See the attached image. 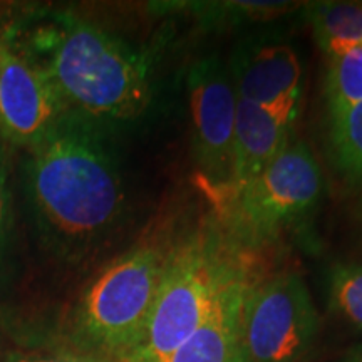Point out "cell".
<instances>
[{"mask_svg": "<svg viewBox=\"0 0 362 362\" xmlns=\"http://www.w3.org/2000/svg\"><path fill=\"white\" fill-rule=\"evenodd\" d=\"M30 149V200L49 237L64 250H84L106 238L126 210L107 129L67 111Z\"/></svg>", "mask_w": 362, "mask_h": 362, "instance_id": "cell-1", "label": "cell"}, {"mask_svg": "<svg viewBox=\"0 0 362 362\" xmlns=\"http://www.w3.org/2000/svg\"><path fill=\"white\" fill-rule=\"evenodd\" d=\"M44 67L66 110L104 128L139 121L155 103L149 57L79 17L59 22Z\"/></svg>", "mask_w": 362, "mask_h": 362, "instance_id": "cell-2", "label": "cell"}, {"mask_svg": "<svg viewBox=\"0 0 362 362\" xmlns=\"http://www.w3.org/2000/svg\"><path fill=\"white\" fill-rule=\"evenodd\" d=\"M245 260L221 228L171 247L143 341L126 362H166L200 327Z\"/></svg>", "mask_w": 362, "mask_h": 362, "instance_id": "cell-3", "label": "cell"}, {"mask_svg": "<svg viewBox=\"0 0 362 362\" xmlns=\"http://www.w3.org/2000/svg\"><path fill=\"white\" fill-rule=\"evenodd\" d=\"M171 247L139 243L104 267L81 297L72 337L83 354L126 362L143 341Z\"/></svg>", "mask_w": 362, "mask_h": 362, "instance_id": "cell-4", "label": "cell"}, {"mask_svg": "<svg viewBox=\"0 0 362 362\" xmlns=\"http://www.w3.org/2000/svg\"><path fill=\"white\" fill-rule=\"evenodd\" d=\"M324 176L309 144L292 138L259 175L220 198L223 233L238 250H257L309 223Z\"/></svg>", "mask_w": 362, "mask_h": 362, "instance_id": "cell-5", "label": "cell"}, {"mask_svg": "<svg viewBox=\"0 0 362 362\" xmlns=\"http://www.w3.org/2000/svg\"><path fill=\"white\" fill-rule=\"evenodd\" d=\"M319 315L298 272L250 280L242 312V362H304Z\"/></svg>", "mask_w": 362, "mask_h": 362, "instance_id": "cell-6", "label": "cell"}, {"mask_svg": "<svg viewBox=\"0 0 362 362\" xmlns=\"http://www.w3.org/2000/svg\"><path fill=\"white\" fill-rule=\"evenodd\" d=\"M192 155L203 180L218 198L233 187L235 121L238 96L228 64L210 54L188 69Z\"/></svg>", "mask_w": 362, "mask_h": 362, "instance_id": "cell-7", "label": "cell"}, {"mask_svg": "<svg viewBox=\"0 0 362 362\" xmlns=\"http://www.w3.org/2000/svg\"><path fill=\"white\" fill-rule=\"evenodd\" d=\"M228 69L238 99L297 119L304 69L292 44L274 34H252L235 45Z\"/></svg>", "mask_w": 362, "mask_h": 362, "instance_id": "cell-8", "label": "cell"}, {"mask_svg": "<svg viewBox=\"0 0 362 362\" xmlns=\"http://www.w3.org/2000/svg\"><path fill=\"white\" fill-rule=\"evenodd\" d=\"M67 112L45 67L0 42V131L33 148Z\"/></svg>", "mask_w": 362, "mask_h": 362, "instance_id": "cell-9", "label": "cell"}, {"mask_svg": "<svg viewBox=\"0 0 362 362\" xmlns=\"http://www.w3.org/2000/svg\"><path fill=\"white\" fill-rule=\"evenodd\" d=\"M252 279L245 265L226 284L200 327L166 362H242V312Z\"/></svg>", "mask_w": 362, "mask_h": 362, "instance_id": "cell-10", "label": "cell"}, {"mask_svg": "<svg viewBox=\"0 0 362 362\" xmlns=\"http://www.w3.org/2000/svg\"><path fill=\"white\" fill-rule=\"evenodd\" d=\"M296 121L280 112L238 99L235 121L233 187L230 189L259 175L282 151L285 144L293 138Z\"/></svg>", "mask_w": 362, "mask_h": 362, "instance_id": "cell-11", "label": "cell"}, {"mask_svg": "<svg viewBox=\"0 0 362 362\" xmlns=\"http://www.w3.org/2000/svg\"><path fill=\"white\" fill-rule=\"evenodd\" d=\"M304 16L327 59L362 44V2H314Z\"/></svg>", "mask_w": 362, "mask_h": 362, "instance_id": "cell-12", "label": "cell"}, {"mask_svg": "<svg viewBox=\"0 0 362 362\" xmlns=\"http://www.w3.org/2000/svg\"><path fill=\"white\" fill-rule=\"evenodd\" d=\"M329 156L351 187L362 185V103L327 117Z\"/></svg>", "mask_w": 362, "mask_h": 362, "instance_id": "cell-13", "label": "cell"}, {"mask_svg": "<svg viewBox=\"0 0 362 362\" xmlns=\"http://www.w3.org/2000/svg\"><path fill=\"white\" fill-rule=\"evenodd\" d=\"M297 8L287 2H173L163 11L185 12L206 25H238L245 22L272 21Z\"/></svg>", "mask_w": 362, "mask_h": 362, "instance_id": "cell-14", "label": "cell"}, {"mask_svg": "<svg viewBox=\"0 0 362 362\" xmlns=\"http://www.w3.org/2000/svg\"><path fill=\"white\" fill-rule=\"evenodd\" d=\"M324 94L327 117L362 103V44L327 59Z\"/></svg>", "mask_w": 362, "mask_h": 362, "instance_id": "cell-15", "label": "cell"}, {"mask_svg": "<svg viewBox=\"0 0 362 362\" xmlns=\"http://www.w3.org/2000/svg\"><path fill=\"white\" fill-rule=\"evenodd\" d=\"M330 305L362 329V265L339 264L329 275Z\"/></svg>", "mask_w": 362, "mask_h": 362, "instance_id": "cell-16", "label": "cell"}, {"mask_svg": "<svg viewBox=\"0 0 362 362\" xmlns=\"http://www.w3.org/2000/svg\"><path fill=\"white\" fill-rule=\"evenodd\" d=\"M21 362H110V361H103L98 359V357L88 356V354H64V356H54V357H47V359H27V361H21Z\"/></svg>", "mask_w": 362, "mask_h": 362, "instance_id": "cell-17", "label": "cell"}, {"mask_svg": "<svg viewBox=\"0 0 362 362\" xmlns=\"http://www.w3.org/2000/svg\"><path fill=\"white\" fill-rule=\"evenodd\" d=\"M7 225V194L6 188H4L2 180H0V238H2L4 232H6Z\"/></svg>", "mask_w": 362, "mask_h": 362, "instance_id": "cell-18", "label": "cell"}, {"mask_svg": "<svg viewBox=\"0 0 362 362\" xmlns=\"http://www.w3.org/2000/svg\"><path fill=\"white\" fill-rule=\"evenodd\" d=\"M341 362H362V349H357Z\"/></svg>", "mask_w": 362, "mask_h": 362, "instance_id": "cell-19", "label": "cell"}]
</instances>
